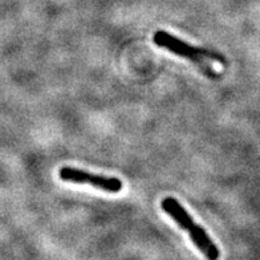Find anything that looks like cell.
I'll return each instance as SVG.
<instances>
[{
	"label": "cell",
	"instance_id": "3",
	"mask_svg": "<svg viewBox=\"0 0 260 260\" xmlns=\"http://www.w3.org/2000/svg\"><path fill=\"white\" fill-rule=\"evenodd\" d=\"M60 178L69 183H76V185H89L93 187L103 190L106 192H113L117 194L123 188V183L121 179L114 178V177H105V175L92 174L85 170H80L76 168H69L64 166L58 171Z\"/></svg>",
	"mask_w": 260,
	"mask_h": 260
},
{
	"label": "cell",
	"instance_id": "2",
	"mask_svg": "<svg viewBox=\"0 0 260 260\" xmlns=\"http://www.w3.org/2000/svg\"><path fill=\"white\" fill-rule=\"evenodd\" d=\"M153 41H154L155 45H158V47H161V48L166 49V51L173 52L175 55H178L181 57H185L187 60H190V61L195 62L198 67H201V69H202L206 75H215V73L212 72L209 67H206L205 62H203V58H210V60H214V61L222 62L223 65L227 64V60L220 53H216V52L209 51V49L205 48L192 47V45L187 44L185 41H182L181 39L175 38V36H173V35L168 34V32L165 31L155 32L154 36H153Z\"/></svg>",
	"mask_w": 260,
	"mask_h": 260
},
{
	"label": "cell",
	"instance_id": "1",
	"mask_svg": "<svg viewBox=\"0 0 260 260\" xmlns=\"http://www.w3.org/2000/svg\"><path fill=\"white\" fill-rule=\"evenodd\" d=\"M162 210H164L171 219L174 220L181 229L187 231L190 234L192 243L198 248L201 252L205 255L207 260H218L220 256L219 248L215 246V243L210 239V236L207 235L205 230L202 227H199L197 223L192 220L187 211L183 209V206L177 201L175 198L168 197L165 198L161 203Z\"/></svg>",
	"mask_w": 260,
	"mask_h": 260
}]
</instances>
